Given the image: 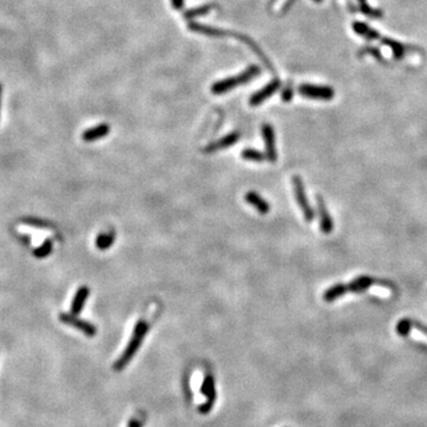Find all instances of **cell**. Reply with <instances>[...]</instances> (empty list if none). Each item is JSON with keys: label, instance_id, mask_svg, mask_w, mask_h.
<instances>
[{"label": "cell", "instance_id": "5", "mask_svg": "<svg viewBox=\"0 0 427 427\" xmlns=\"http://www.w3.org/2000/svg\"><path fill=\"white\" fill-rule=\"evenodd\" d=\"M58 318H59V321L62 322V323H65L67 325H70V327L77 329V330L83 332L86 336H88V337L96 336L97 329H96L95 325H93L91 323V322L81 319V318L75 316V314L67 313V312L59 313Z\"/></svg>", "mask_w": 427, "mask_h": 427}, {"label": "cell", "instance_id": "22", "mask_svg": "<svg viewBox=\"0 0 427 427\" xmlns=\"http://www.w3.org/2000/svg\"><path fill=\"white\" fill-rule=\"evenodd\" d=\"M22 222L25 224H29V226L36 227V228H43V229H47V228H51V223L48 222V221L36 219V217H24L22 219Z\"/></svg>", "mask_w": 427, "mask_h": 427}, {"label": "cell", "instance_id": "9", "mask_svg": "<svg viewBox=\"0 0 427 427\" xmlns=\"http://www.w3.org/2000/svg\"><path fill=\"white\" fill-rule=\"evenodd\" d=\"M280 87V82L278 80H274L269 82L267 86H265L264 88L260 89L259 92H257L255 94H253L252 97L249 99V103L252 106H259L260 103L264 102L267 99H269L274 93L278 91Z\"/></svg>", "mask_w": 427, "mask_h": 427}, {"label": "cell", "instance_id": "6", "mask_svg": "<svg viewBox=\"0 0 427 427\" xmlns=\"http://www.w3.org/2000/svg\"><path fill=\"white\" fill-rule=\"evenodd\" d=\"M262 138H264L265 141L266 158H267L268 162L275 163L276 159H278V152H276L275 146V133L273 127L268 125V123H265L262 126Z\"/></svg>", "mask_w": 427, "mask_h": 427}, {"label": "cell", "instance_id": "3", "mask_svg": "<svg viewBox=\"0 0 427 427\" xmlns=\"http://www.w3.org/2000/svg\"><path fill=\"white\" fill-rule=\"evenodd\" d=\"M292 185H293L295 200H297L299 208H301L303 215H304V219L306 220V222H312L314 220V211L309 203L308 196H306L305 193V186L302 178L299 176H293L292 177Z\"/></svg>", "mask_w": 427, "mask_h": 427}, {"label": "cell", "instance_id": "4", "mask_svg": "<svg viewBox=\"0 0 427 427\" xmlns=\"http://www.w3.org/2000/svg\"><path fill=\"white\" fill-rule=\"evenodd\" d=\"M201 393L205 396V398H207V401H205L204 403H202L201 406L198 407V412H200L201 414L210 413L214 403H215L216 401L215 380H214V377L210 375V374L205 375L203 382H202Z\"/></svg>", "mask_w": 427, "mask_h": 427}, {"label": "cell", "instance_id": "19", "mask_svg": "<svg viewBox=\"0 0 427 427\" xmlns=\"http://www.w3.org/2000/svg\"><path fill=\"white\" fill-rule=\"evenodd\" d=\"M52 248H54L52 240L47 239L42 245L37 247L36 249H33V255H35L37 259H43V258H47L49 254L52 252Z\"/></svg>", "mask_w": 427, "mask_h": 427}, {"label": "cell", "instance_id": "20", "mask_svg": "<svg viewBox=\"0 0 427 427\" xmlns=\"http://www.w3.org/2000/svg\"><path fill=\"white\" fill-rule=\"evenodd\" d=\"M215 5H203L201 7H197V9H194V10H190L188 12H185L184 17L186 19H193L195 17H198V16H204V14H207L209 12H211L212 9H215Z\"/></svg>", "mask_w": 427, "mask_h": 427}, {"label": "cell", "instance_id": "21", "mask_svg": "<svg viewBox=\"0 0 427 427\" xmlns=\"http://www.w3.org/2000/svg\"><path fill=\"white\" fill-rule=\"evenodd\" d=\"M413 328V322L411 319H401L396 325V333L401 337H407Z\"/></svg>", "mask_w": 427, "mask_h": 427}, {"label": "cell", "instance_id": "15", "mask_svg": "<svg viewBox=\"0 0 427 427\" xmlns=\"http://www.w3.org/2000/svg\"><path fill=\"white\" fill-rule=\"evenodd\" d=\"M375 284V280L373 278H369V276H359V278L355 279L354 282L349 283L347 286L348 292H365L368 290L370 286Z\"/></svg>", "mask_w": 427, "mask_h": 427}, {"label": "cell", "instance_id": "8", "mask_svg": "<svg viewBox=\"0 0 427 427\" xmlns=\"http://www.w3.org/2000/svg\"><path fill=\"white\" fill-rule=\"evenodd\" d=\"M317 207H318V215H319V227L321 230L324 234H330L333 230V221L331 219L330 214H329L327 205H325L323 198L318 196L317 197Z\"/></svg>", "mask_w": 427, "mask_h": 427}, {"label": "cell", "instance_id": "2", "mask_svg": "<svg viewBox=\"0 0 427 427\" xmlns=\"http://www.w3.org/2000/svg\"><path fill=\"white\" fill-rule=\"evenodd\" d=\"M259 74H260V69L255 66H252L249 69L245 70L242 74L238 75V76L224 78V80L222 81L215 82L211 87V92L214 93V94H217V95L223 94V93L229 92L240 84H243V83H246V82L250 81L253 77H255L257 75H259Z\"/></svg>", "mask_w": 427, "mask_h": 427}, {"label": "cell", "instance_id": "18", "mask_svg": "<svg viewBox=\"0 0 427 427\" xmlns=\"http://www.w3.org/2000/svg\"><path fill=\"white\" fill-rule=\"evenodd\" d=\"M241 157L243 159L249 160V162H254V163H264L265 160L267 159V158H266V155L264 152L258 151V150H255V148L242 150Z\"/></svg>", "mask_w": 427, "mask_h": 427}, {"label": "cell", "instance_id": "14", "mask_svg": "<svg viewBox=\"0 0 427 427\" xmlns=\"http://www.w3.org/2000/svg\"><path fill=\"white\" fill-rule=\"evenodd\" d=\"M189 30H191V31H194V32L202 33V35L212 36V37H222V36L231 35V33L228 31H223V30L210 28V26H205V25L197 24V23H191L189 25Z\"/></svg>", "mask_w": 427, "mask_h": 427}, {"label": "cell", "instance_id": "16", "mask_svg": "<svg viewBox=\"0 0 427 427\" xmlns=\"http://www.w3.org/2000/svg\"><path fill=\"white\" fill-rule=\"evenodd\" d=\"M347 292L348 291H347V286H346V285L337 284V285H335V286L328 288V290L324 292L323 299H324L325 302L330 303V302L336 301L337 298L342 297V295L346 294Z\"/></svg>", "mask_w": 427, "mask_h": 427}, {"label": "cell", "instance_id": "17", "mask_svg": "<svg viewBox=\"0 0 427 427\" xmlns=\"http://www.w3.org/2000/svg\"><path fill=\"white\" fill-rule=\"evenodd\" d=\"M115 242V233L110 231V233H101L96 238V247L100 250H107L111 248L112 245Z\"/></svg>", "mask_w": 427, "mask_h": 427}, {"label": "cell", "instance_id": "13", "mask_svg": "<svg viewBox=\"0 0 427 427\" xmlns=\"http://www.w3.org/2000/svg\"><path fill=\"white\" fill-rule=\"evenodd\" d=\"M111 127L107 125V123H100L95 127H92V129L86 130L83 133H82V139L87 142H92L95 140H99L101 138H104L108 136L110 133Z\"/></svg>", "mask_w": 427, "mask_h": 427}, {"label": "cell", "instance_id": "25", "mask_svg": "<svg viewBox=\"0 0 427 427\" xmlns=\"http://www.w3.org/2000/svg\"><path fill=\"white\" fill-rule=\"evenodd\" d=\"M2 94H3V86L0 83V108H2Z\"/></svg>", "mask_w": 427, "mask_h": 427}, {"label": "cell", "instance_id": "23", "mask_svg": "<svg viewBox=\"0 0 427 427\" xmlns=\"http://www.w3.org/2000/svg\"><path fill=\"white\" fill-rule=\"evenodd\" d=\"M172 5H174L175 9H182L183 5H184V0H171Z\"/></svg>", "mask_w": 427, "mask_h": 427}, {"label": "cell", "instance_id": "26", "mask_svg": "<svg viewBox=\"0 0 427 427\" xmlns=\"http://www.w3.org/2000/svg\"><path fill=\"white\" fill-rule=\"evenodd\" d=\"M317 2H321V0H317Z\"/></svg>", "mask_w": 427, "mask_h": 427}, {"label": "cell", "instance_id": "24", "mask_svg": "<svg viewBox=\"0 0 427 427\" xmlns=\"http://www.w3.org/2000/svg\"><path fill=\"white\" fill-rule=\"evenodd\" d=\"M129 427H142V421L138 420V419H133V420L130 421Z\"/></svg>", "mask_w": 427, "mask_h": 427}, {"label": "cell", "instance_id": "10", "mask_svg": "<svg viewBox=\"0 0 427 427\" xmlns=\"http://www.w3.org/2000/svg\"><path fill=\"white\" fill-rule=\"evenodd\" d=\"M239 139H240V133L239 132L229 133L228 136H224L223 138H221V139L214 141V142H211V144H209L207 147L204 148V152L205 153H214L216 151H220V150L228 148V147H230V146L237 144Z\"/></svg>", "mask_w": 427, "mask_h": 427}, {"label": "cell", "instance_id": "7", "mask_svg": "<svg viewBox=\"0 0 427 427\" xmlns=\"http://www.w3.org/2000/svg\"><path fill=\"white\" fill-rule=\"evenodd\" d=\"M299 93L303 96L317 100H331L333 97V91L331 88L312 84H302L299 87Z\"/></svg>", "mask_w": 427, "mask_h": 427}, {"label": "cell", "instance_id": "12", "mask_svg": "<svg viewBox=\"0 0 427 427\" xmlns=\"http://www.w3.org/2000/svg\"><path fill=\"white\" fill-rule=\"evenodd\" d=\"M89 293H91V291H89V288L87 286H81L80 288H78V290L76 291V293H75L74 295L73 302H71V306H70L71 314L77 316V314L81 312L86 304V302H87V299L89 297Z\"/></svg>", "mask_w": 427, "mask_h": 427}, {"label": "cell", "instance_id": "1", "mask_svg": "<svg viewBox=\"0 0 427 427\" xmlns=\"http://www.w3.org/2000/svg\"><path fill=\"white\" fill-rule=\"evenodd\" d=\"M148 331V324L146 321L140 319L134 327V330L132 333V337H131L130 342L127 343L125 350L122 351V354L120 355V357L117 359V362L114 363L113 369L117 370V372H121L123 368H126L127 365L132 361V358L136 356V354L139 350L141 347L142 340H144L146 333Z\"/></svg>", "mask_w": 427, "mask_h": 427}, {"label": "cell", "instance_id": "11", "mask_svg": "<svg viewBox=\"0 0 427 427\" xmlns=\"http://www.w3.org/2000/svg\"><path fill=\"white\" fill-rule=\"evenodd\" d=\"M245 201L252 205L253 208H255V210L261 214V215H266L271 210V205H269L268 202L264 197H261L259 194L255 193V191H248L245 195Z\"/></svg>", "mask_w": 427, "mask_h": 427}]
</instances>
